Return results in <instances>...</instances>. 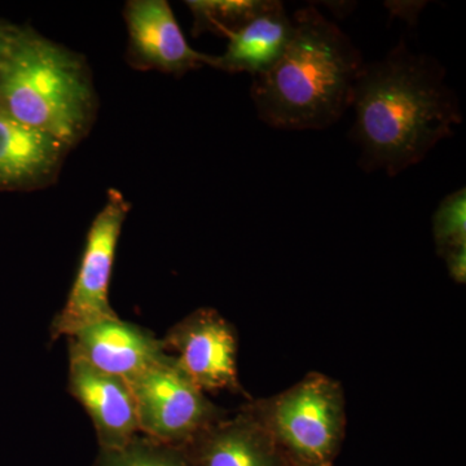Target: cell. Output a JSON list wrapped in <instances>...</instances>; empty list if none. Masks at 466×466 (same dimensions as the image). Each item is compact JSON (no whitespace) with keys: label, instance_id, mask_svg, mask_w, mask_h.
<instances>
[{"label":"cell","instance_id":"11","mask_svg":"<svg viewBox=\"0 0 466 466\" xmlns=\"http://www.w3.org/2000/svg\"><path fill=\"white\" fill-rule=\"evenodd\" d=\"M293 35V21L283 3L268 0L265 9L247 25L229 34L222 56H214L213 67L228 73L268 72L280 60Z\"/></svg>","mask_w":466,"mask_h":466},{"label":"cell","instance_id":"14","mask_svg":"<svg viewBox=\"0 0 466 466\" xmlns=\"http://www.w3.org/2000/svg\"><path fill=\"white\" fill-rule=\"evenodd\" d=\"M268 0H191L195 34L213 32L229 35L265 9Z\"/></svg>","mask_w":466,"mask_h":466},{"label":"cell","instance_id":"13","mask_svg":"<svg viewBox=\"0 0 466 466\" xmlns=\"http://www.w3.org/2000/svg\"><path fill=\"white\" fill-rule=\"evenodd\" d=\"M186 447L192 466H284L271 441L240 420L208 425Z\"/></svg>","mask_w":466,"mask_h":466},{"label":"cell","instance_id":"17","mask_svg":"<svg viewBox=\"0 0 466 466\" xmlns=\"http://www.w3.org/2000/svg\"><path fill=\"white\" fill-rule=\"evenodd\" d=\"M446 258L451 278L456 283L464 284L466 276V247L450 251L449 254H446Z\"/></svg>","mask_w":466,"mask_h":466},{"label":"cell","instance_id":"10","mask_svg":"<svg viewBox=\"0 0 466 466\" xmlns=\"http://www.w3.org/2000/svg\"><path fill=\"white\" fill-rule=\"evenodd\" d=\"M69 391L90 416L100 450L121 449L142 434L133 392L121 377L69 355Z\"/></svg>","mask_w":466,"mask_h":466},{"label":"cell","instance_id":"2","mask_svg":"<svg viewBox=\"0 0 466 466\" xmlns=\"http://www.w3.org/2000/svg\"><path fill=\"white\" fill-rule=\"evenodd\" d=\"M293 35L268 72L253 76L251 99L260 121L276 130H323L351 108L364 60L337 24L314 5L291 16Z\"/></svg>","mask_w":466,"mask_h":466},{"label":"cell","instance_id":"9","mask_svg":"<svg viewBox=\"0 0 466 466\" xmlns=\"http://www.w3.org/2000/svg\"><path fill=\"white\" fill-rule=\"evenodd\" d=\"M69 355L90 366L127 380L168 357L164 339L140 325L106 319L70 336Z\"/></svg>","mask_w":466,"mask_h":466},{"label":"cell","instance_id":"15","mask_svg":"<svg viewBox=\"0 0 466 466\" xmlns=\"http://www.w3.org/2000/svg\"><path fill=\"white\" fill-rule=\"evenodd\" d=\"M95 466H192L186 446L162 443L139 434L116 450H100Z\"/></svg>","mask_w":466,"mask_h":466},{"label":"cell","instance_id":"18","mask_svg":"<svg viewBox=\"0 0 466 466\" xmlns=\"http://www.w3.org/2000/svg\"><path fill=\"white\" fill-rule=\"evenodd\" d=\"M14 34L15 32L7 29V27L0 25V63H2L3 58L7 55L12 38H14Z\"/></svg>","mask_w":466,"mask_h":466},{"label":"cell","instance_id":"12","mask_svg":"<svg viewBox=\"0 0 466 466\" xmlns=\"http://www.w3.org/2000/svg\"><path fill=\"white\" fill-rule=\"evenodd\" d=\"M66 148L51 134L0 108V187L20 188L45 182L56 171Z\"/></svg>","mask_w":466,"mask_h":466},{"label":"cell","instance_id":"1","mask_svg":"<svg viewBox=\"0 0 466 466\" xmlns=\"http://www.w3.org/2000/svg\"><path fill=\"white\" fill-rule=\"evenodd\" d=\"M352 142L366 173L395 177L420 164L461 125L460 101L443 66L401 41L385 57L364 64L352 95Z\"/></svg>","mask_w":466,"mask_h":466},{"label":"cell","instance_id":"4","mask_svg":"<svg viewBox=\"0 0 466 466\" xmlns=\"http://www.w3.org/2000/svg\"><path fill=\"white\" fill-rule=\"evenodd\" d=\"M130 205L110 189L106 205L88 229L84 257L63 309L51 325V339L70 336L106 319L118 318L109 303V283L116 244Z\"/></svg>","mask_w":466,"mask_h":466},{"label":"cell","instance_id":"5","mask_svg":"<svg viewBox=\"0 0 466 466\" xmlns=\"http://www.w3.org/2000/svg\"><path fill=\"white\" fill-rule=\"evenodd\" d=\"M133 392L140 433L187 446L213 419V406L168 357L126 381Z\"/></svg>","mask_w":466,"mask_h":466},{"label":"cell","instance_id":"6","mask_svg":"<svg viewBox=\"0 0 466 466\" xmlns=\"http://www.w3.org/2000/svg\"><path fill=\"white\" fill-rule=\"evenodd\" d=\"M275 431L303 466H329L342 431V407L332 383L315 377L276 404Z\"/></svg>","mask_w":466,"mask_h":466},{"label":"cell","instance_id":"3","mask_svg":"<svg viewBox=\"0 0 466 466\" xmlns=\"http://www.w3.org/2000/svg\"><path fill=\"white\" fill-rule=\"evenodd\" d=\"M0 108L73 146L94 113L87 70L66 48L34 33L15 32L0 63Z\"/></svg>","mask_w":466,"mask_h":466},{"label":"cell","instance_id":"8","mask_svg":"<svg viewBox=\"0 0 466 466\" xmlns=\"http://www.w3.org/2000/svg\"><path fill=\"white\" fill-rule=\"evenodd\" d=\"M126 25L131 56L137 66L183 76L204 66H213L214 56L193 50L165 0H133L126 5Z\"/></svg>","mask_w":466,"mask_h":466},{"label":"cell","instance_id":"7","mask_svg":"<svg viewBox=\"0 0 466 466\" xmlns=\"http://www.w3.org/2000/svg\"><path fill=\"white\" fill-rule=\"evenodd\" d=\"M165 349L177 352L175 364L201 391L238 385L236 337L231 325L213 309H198L164 339Z\"/></svg>","mask_w":466,"mask_h":466},{"label":"cell","instance_id":"16","mask_svg":"<svg viewBox=\"0 0 466 466\" xmlns=\"http://www.w3.org/2000/svg\"><path fill=\"white\" fill-rule=\"evenodd\" d=\"M433 232L440 253L449 254L466 247V191L464 187L450 193L438 205L433 217Z\"/></svg>","mask_w":466,"mask_h":466}]
</instances>
